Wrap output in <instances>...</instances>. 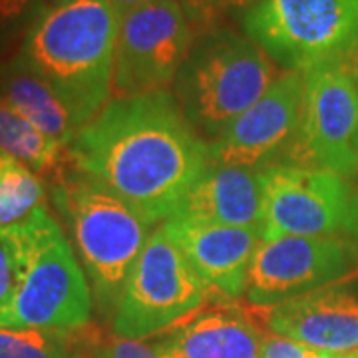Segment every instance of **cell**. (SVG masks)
Returning <instances> with one entry per match:
<instances>
[{
    "instance_id": "obj_1",
    "label": "cell",
    "mask_w": 358,
    "mask_h": 358,
    "mask_svg": "<svg viewBox=\"0 0 358 358\" xmlns=\"http://www.w3.org/2000/svg\"><path fill=\"white\" fill-rule=\"evenodd\" d=\"M80 173L96 179L150 225L169 219L209 169V143L171 90L110 98L68 148Z\"/></svg>"
},
{
    "instance_id": "obj_2",
    "label": "cell",
    "mask_w": 358,
    "mask_h": 358,
    "mask_svg": "<svg viewBox=\"0 0 358 358\" xmlns=\"http://www.w3.org/2000/svg\"><path fill=\"white\" fill-rule=\"evenodd\" d=\"M122 18L110 0H74L34 18L20 56L70 112L78 131L110 102Z\"/></svg>"
},
{
    "instance_id": "obj_3",
    "label": "cell",
    "mask_w": 358,
    "mask_h": 358,
    "mask_svg": "<svg viewBox=\"0 0 358 358\" xmlns=\"http://www.w3.org/2000/svg\"><path fill=\"white\" fill-rule=\"evenodd\" d=\"M4 231L16 257V291L0 315V329L76 331L88 327V281L50 213L38 207Z\"/></svg>"
},
{
    "instance_id": "obj_4",
    "label": "cell",
    "mask_w": 358,
    "mask_h": 358,
    "mask_svg": "<svg viewBox=\"0 0 358 358\" xmlns=\"http://www.w3.org/2000/svg\"><path fill=\"white\" fill-rule=\"evenodd\" d=\"M277 78L275 62L259 44L215 26L192 42L173 80V96L195 131L215 140L263 98Z\"/></svg>"
},
{
    "instance_id": "obj_5",
    "label": "cell",
    "mask_w": 358,
    "mask_h": 358,
    "mask_svg": "<svg viewBox=\"0 0 358 358\" xmlns=\"http://www.w3.org/2000/svg\"><path fill=\"white\" fill-rule=\"evenodd\" d=\"M102 310L117 308L129 273L148 243L150 223L102 183L60 173L52 192Z\"/></svg>"
},
{
    "instance_id": "obj_6",
    "label": "cell",
    "mask_w": 358,
    "mask_h": 358,
    "mask_svg": "<svg viewBox=\"0 0 358 358\" xmlns=\"http://www.w3.org/2000/svg\"><path fill=\"white\" fill-rule=\"evenodd\" d=\"M247 36L285 72L343 62L358 44V0H257L243 14Z\"/></svg>"
},
{
    "instance_id": "obj_7",
    "label": "cell",
    "mask_w": 358,
    "mask_h": 358,
    "mask_svg": "<svg viewBox=\"0 0 358 358\" xmlns=\"http://www.w3.org/2000/svg\"><path fill=\"white\" fill-rule=\"evenodd\" d=\"M209 291L164 227L155 229L129 273L114 313V333L141 341L203 308Z\"/></svg>"
},
{
    "instance_id": "obj_8",
    "label": "cell",
    "mask_w": 358,
    "mask_h": 358,
    "mask_svg": "<svg viewBox=\"0 0 358 358\" xmlns=\"http://www.w3.org/2000/svg\"><path fill=\"white\" fill-rule=\"evenodd\" d=\"M358 237V195L333 171L263 167L261 237Z\"/></svg>"
},
{
    "instance_id": "obj_9",
    "label": "cell",
    "mask_w": 358,
    "mask_h": 358,
    "mask_svg": "<svg viewBox=\"0 0 358 358\" xmlns=\"http://www.w3.org/2000/svg\"><path fill=\"white\" fill-rule=\"evenodd\" d=\"M305 76L299 128L281 159L285 166L352 178L358 171L357 82L338 62L319 66Z\"/></svg>"
},
{
    "instance_id": "obj_10",
    "label": "cell",
    "mask_w": 358,
    "mask_h": 358,
    "mask_svg": "<svg viewBox=\"0 0 358 358\" xmlns=\"http://www.w3.org/2000/svg\"><path fill=\"white\" fill-rule=\"evenodd\" d=\"M192 42V24L179 0H150L122 16L112 96L169 90Z\"/></svg>"
},
{
    "instance_id": "obj_11",
    "label": "cell",
    "mask_w": 358,
    "mask_h": 358,
    "mask_svg": "<svg viewBox=\"0 0 358 358\" xmlns=\"http://www.w3.org/2000/svg\"><path fill=\"white\" fill-rule=\"evenodd\" d=\"M358 275V241L346 237H275L257 247L247 299L275 307L301 294L336 287Z\"/></svg>"
},
{
    "instance_id": "obj_12",
    "label": "cell",
    "mask_w": 358,
    "mask_h": 358,
    "mask_svg": "<svg viewBox=\"0 0 358 358\" xmlns=\"http://www.w3.org/2000/svg\"><path fill=\"white\" fill-rule=\"evenodd\" d=\"M307 76L282 72L247 112L209 141V162L219 167H268L281 159L299 128Z\"/></svg>"
},
{
    "instance_id": "obj_13",
    "label": "cell",
    "mask_w": 358,
    "mask_h": 358,
    "mask_svg": "<svg viewBox=\"0 0 358 358\" xmlns=\"http://www.w3.org/2000/svg\"><path fill=\"white\" fill-rule=\"evenodd\" d=\"M164 229L213 296L235 301L247 293L251 263L263 239L261 229L207 225L176 217L167 219Z\"/></svg>"
},
{
    "instance_id": "obj_14",
    "label": "cell",
    "mask_w": 358,
    "mask_h": 358,
    "mask_svg": "<svg viewBox=\"0 0 358 358\" xmlns=\"http://www.w3.org/2000/svg\"><path fill=\"white\" fill-rule=\"evenodd\" d=\"M261 320L273 334L334 357L358 348V296L341 287L319 289L261 308Z\"/></svg>"
},
{
    "instance_id": "obj_15",
    "label": "cell",
    "mask_w": 358,
    "mask_h": 358,
    "mask_svg": "<svg viewBox=\"0 0 358 358\" xmlns=\"http://www.w3.org/2000/svg\"><path fill=\"white\" fill-rule=\"evenodd\" d=\"M265 333L247 308H201L150 343L157 358H261Z\"/></svg>"
},
{
    "instance_id": "obj_16",
    "label": "cell",
    "mask_w": 358,
    "mask_h": 358,
    "mask_svg": "<svg viewBox=\"0 0 358 358\" xmlns=\"http://www.w3.org/2000/svg\"><path fill=\"white\" fill-rule=\"evenodd\" d=\"M171 217L207 225L261 229L263 169L209 166Z\"/></svg>"
},
{
    "instance_id": "obj_17",
    "label": "cell",
    "mask_w": 358,
    "mask_h": 358,
    "mask_svg": "<svg viewBox=\"0 0 358 358\" xmlns=\"http://www.w3.org/2000/svg\"><path fill=\"white\" fill-rule=\"evenodd\" d=\"M0 102L64 148H70L78 136L76 124L64 103L20 54L0 60Z\"/></svg>"
},
{
    "instance_id": "obj_18",
    "label": "cell",
    "mask_w": 358,
    "mask_h": 358,
    "mask_svg": "<svg viewBox=\"0 0 358 358\" xmlns=\"http://www.w3.org/2000/svg\"><path fill=\"white\" fill-rule=\"evenodd\" d=\"M62 150L56 140L0 102V152L20 162L34 173H58L62 164Z\"/></svg>"
},
{
    "instance_id": "obj_19",
    "label": "cell",
    "mask_w": 358,
    "mask_h": 358,
    "mask_svg": "<svg viewBox=\"0 0 358 358\" xmlns=\"http://www.w3.org/2000/svg\"><path fill=\"white\" fill-rule=\"evenodd\" d=\"M100 343L88 327L76 331L0 329V358H90Z\"/></svg>"
},
{
    "instance_id": "obj_20",
    "label": "cell",
    "mask_w": 358,
    "mask_h": 358,
    "mask_svg": "<svg viewBox=\"0 0 358 358\" xmlns=\"http://www.w3.org/2000/svg\"><path fill=\"white\" fill-rule=\"evenodd\" d=\"M44 185L40 178L13 157H0V229L18 225L42 207Z\"/></svg>"
},
{
    "instance_id": "obj_21",
    "label": "cell",
    "mask_w": 358,
    "mask_h": 358,
    "mask_svg": "<svg viewBox=\"0 0 358 358\" xmlns=\"http://www.w3.org/2000/svg\"><path fill=\"white\" fill-rule=\"evenodd\" d=\"M42 13V0H0V54L24 38L34 18Z\"/></svg>"
},
{
    "instance_id": "obj_22",
    "label": "cell",
    "mask_w": 358,
    "mask_h": 358,
    "mask_svg": "<svg viewBox=\"0 0 358 358\" xmlns=\"http://www.w3.org/2000/svg\"><path fill=\"white\" fill-rule=\"evenodd\" d=\"M187 16L192 30L201 34L209 28H215L217 20L225 13L241 6H251L257 0H179Z\"/></svg>"
},
{
    "instance_id": "obj_23",
    "label": "cell",
    "mask_w": 358,
    "mask_h": 358,
    "mask_svg": "<svg viewBox=\"0 0 358 358\" xmlns=\"http://www.w3.org/2000/svg\"><path fill=\"white\" fill-rule=\"evenodd\" d=\"M261 358H334V355L317 350V348L303 345V343H296L287 336L268 333L265 334Z\"/></svg>"
},
{
    "instance_id": "obj_24",
    "label": "cell",
    "mask_w": 358,
    "mask_h": 358,
    "mask_svg": "<svg viewBox=\"0 0 358 358\" xmlns=\"http://www.w3.org/2000/svg\"><path fill=\"white\" fill-rule=\"evenodd\" d=\"M90 358H157L150 343L114 336L110 341H100L94 346Z\"/></svg>"
},
{
    "instance_id": "obj_25",
    "label": "cell",
    "mask_w": 358,
    "mask_h": 358,
    "mask_svg": "<svg viewBox=\"0 0 358 358\" xmlns=\"http://www.w3.org/2000/svg\"><path fill=\"white\" fill-rule=\"evenodd\" d=\"M16 291V257L6 231L0 229V315L8 308Z\"/></svg>"
},
{
    "instance_id": "obj_26",
    "label": "cell",
    "mask_w": 358,
    "mask_h": 358,
    "mask_svg": "<svg viewBox=\"0 0 358 358\" xmlns=\"http://www.w3.org/2000/svg\"><path fill=\"white\" fill-rule=\"evenodd\" d=\"M150 0H110V4L114 6V10L117 13V16H126L128 13H131L134 8H138L141 4H145Z\"/></svg>"
},
{
    "instance_id": "obj_27",
    "label": "cell",
    "mask_w": 358,
    "mask_h": 358,
    "mask_svg": "<svg viewBox=\"0 0 358 358\" xmlns=\"http://www.w3.org/2000/svg\"><path fill=\"white\" fill-rule=\"evenodd\" d=\"M338 64L345 66V70L352 76V80L357 82L358 86V44L352 48V50L348 52V56H346L343 62H338Z\"/></svg>"
},
{
    "instance_id": "obj_28",
    "label": "cell",
    "mask_w": 358,
    "mask_h": 358,
    "mask_svg": "<svg viewBox=\"0 0 358 358\" xmlns=\"http://www.w3.org/2000/svg\"><path fill=\"white\" fill-rule=\"evenodd\" d=\"M74 0H42V10H48V8H56V6H64L70 4Z\"/></svg>"
},
{
    "instance_id": "obj_29",
    "label": "cell",
    "mask_w": 358,
    "mask_h": 358,
    "mask_svg": "<svg viewBox=\"0 0 358 358\" xmlns=\"http://www.w3.org/2000/svg\"><path fill=\"white\" fill-rule=\"evenodd\" d=\"M334 358H358V348L357 350H350V352H345V355H336Z\"/></svg>"
},
{
    "instance_id": "obj_30",
    "label": "cell",
    "mask_w": 358,
    "mask_h": 358,
    "mask_svg": "<svg viewBox=\"0 0 358 358\" xmlns=\"http://www.w3.org/2000/svg\"><path fill=\"white\" fill-rule=\"evenodd\" d=\"M0 157H2V152H0Z\"/></svg>"
}]
</instances>
